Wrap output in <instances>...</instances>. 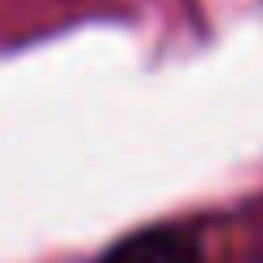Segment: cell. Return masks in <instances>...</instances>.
<instances>
[{"label":"cell","mask_w":263,"mask_h":263,"mask_svg":"<svg viewBox=\"0 0 263 263\" xmlns=\"http://www.w3.org/2000/svg\"><path fill=\"white\" fill-rule=\"evenodd\" d=\"M101 263H202V250L180 228H149V233H136L110 246Z\"/></svg>","instance_id":"obj_1"}]
</instances>
